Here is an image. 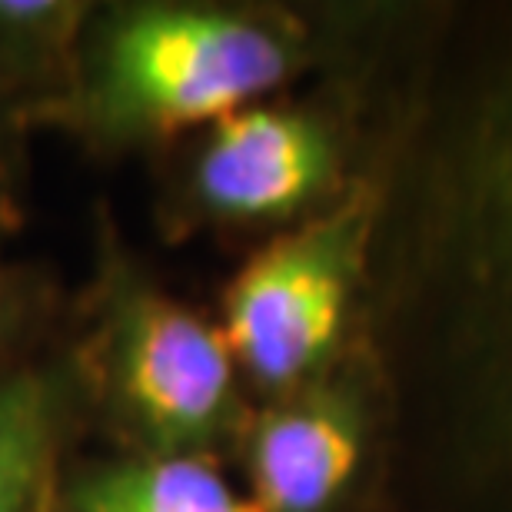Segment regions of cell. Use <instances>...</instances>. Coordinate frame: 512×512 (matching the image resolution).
Returning <instances> with one entry per match:
<instances>
[{"label": "cell", "mask_w": 512, "mask_h": 512, "mask_svg": "<svg viewBox=\"0 0 512 512\" xmlns=\"http://www.w3.org/2000/svg\"><path fill=\"white\" fill-rule=\"evenodd\" d=\"M306 37L280 14L203 4H127L90 14L57 124L100 147L210 127L303 70Z\"/></svg>", "instance_id": "1"}, {"label": "cell", "mask_w": 512, "mask_h": 512, "mask_svg": "<svg viewBox=\"0 0 512 512\" xmlns=\"http://www.w3.org/2000/svg\"><path fill=\"white\" fill-rule=\"evenodd\" d=\"M80 396L137 456L217 459L247 426L243 376L220 323L107 250L77 350Z\"/></svg>", "instance_id": "2"}, {"label": "cell", "mask_w": 512, "mask_h": 512, "mask_svg": "<svg viewBox=\"0 0 512 512\" xmlns=\"http://www.w3.org/2000/svg\"><path fill=\"white\" fill-rule=\"evenodd\" d=\"M370 240V197L350 193L276 237L233 276L220 330L243 386L286 396L340 363Z\"/></svg>", "instance_id": "3"}, {"label": "cell", "mask_w": 512, "mask_h": 512, "mask_svg": "<svg viewBox=\"0 0 512 512\" xmlns=\"http://www.w3.org/2000/svg\"><path fill=\"white\" fill-rule=\"evenodd\" d=\"M187 173V200L203 217L293 220L336 190L340 143L310 110L253 104L203 127Z\"/></svg>", "instance_id": "4"}, {"label": "cell", "mask_w": 512, "mask_h": 512, "mask_svg": "<svg viewBox=\"0 0 512 512\" xmlns=\"http://www.w3.org/2000/svg\"><path fill=\"white\" fill-rule=\"evenodd\" d=\"M256 512H336L370 449V406L340 363L247 416L240 433Z\"/></svg>", "instance_id": "5"}, {"label": "cell", "mask_w": 512, "mask_h": 512, "mask_svg": "<svg viewBox=\"0 0 512 512\" xmlns=\"http://www.w3.org/2000/svg\"><path fill=\"white\" fill-rule=\"evenodd\" d=\"M77 399L64 370L0 366V512H54Z\"/></svg>", "instance_id": "6"}, {"label": "cell", "mask_w": 512, "mask_h": 512, "mask_svg": "<svg viewBox=\"0 0 512 512\" xmlns=\"http://www.w3.org/2000/svg\"><path fill=\"white\" fill-rule=\"evenodd\" d=\"M87 20L74 0H0V107L17 124L60 120Z\"/></svg>", "instance_id": "7"}, {"label": "cell", "mask_w": 512, "mask_h": 512, "mask_svg": "<svg viewBox=\"0 0 512 512\" xmlns=\"http://www.w3.org/2000/svg\"><path fill=\"white\" fill-rule=\"evenodd\" d=\"M54 512H256L217 459L120 453L60 479Z\"/></svg>", "instance_id": "8"}, {"label": "cell", "mask_w": 512, "mask_h": 512, "mask_svg": "<svg viewBox=\"0 0 512 512\" xmlns=\"http://www.w3.org/2000/svg\"><path fill=\"white\" fill-rule=\"evenodd\" d=\"M486 217H489V266L496 290L512 310V110L496 133L493 157L486 160Z\"/></svg>", "instance_id": "9"}, {"label": "cell", "mask_w": 512, "mask_h": 512, "mask_svg": "<svg viewBox=\"0 0 512 512\" xmlns=\"http://www.w3.org/2000/svg\"><path fill=\"white\" fill-rule=\"evenodd\" d=\"M30 316V296L24 290V280L7 270H0V366L4 356L14 350Z\"/></svg>", "instance_id": "10"}, {"label": "cell", "mask_w": 512, "mask_h": 512, "mask_svg": "<svg viewBox=\"0 0 512 512\" xmlns=\"http://www.w3.org/2000/svg\"><path fill=\"white\" fill-rule=\"evenodd\" d=\"M24 124H17L14 117L0 107V227L10 220L14 213V200H17V133Z\"/></svg>", "instance_id": "11"}]
</instances>
